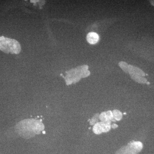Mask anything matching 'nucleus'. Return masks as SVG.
Listing matches in <instances>:
<instances>
[{"label": "nucleus", "instance_id": "nucleus-4", "mask_svg": "<svg viewBox=\"0 0 154 154\" xmlns=\"http://www.w3.org/2000/svg\"><path fill=\"white\" fill-rule=\"evenodd\" d=\"M94 131L96 134L101 133L102 131H103L100 123H98L94 126Z\"/></svg>", "mask_w": 154, "mask_h": 154}, {"label": "nucleus", "instance_id": "nucleus-3", "mask_svg": "<svg viewBox=\"0 0 154 154\" xmlns=\"http://www.w3.org/2000/svg\"><path fill=\"white\" fill-rule=\"evenodd\" d=\"M87 38L88 42L90 44H95L99 41V36L95 32H91L87 35Z\"/></svg>", "mask_w": 154, "mask_h": 154}, {"label": "nucleus", "instance_id": "nucleus-6", "mask_svg": "<svg viewBox=\"0 0 154 154\" xmlns=\"http://www.w3.org/2000/svg\"><path fill=\"white\" fill-rule=\"evenodd\" d=\"M151 2V4L152 5L154 6V1H152V2Z\"/></svg>", "mask_w": 154, "mask_h": 154}, {"label": "nucleus", "instance_id": "nucleus-1", "mask_svg": "<svg viewBox=\"0 0 154 154\" xmlns=\"http://www.w3.org/2000/svg\"><path fill=\"white\" fill-rule=\"evenodd\" d=\"M17 128L20 134L27 137L39 133L43 130V125L40 122L29 119L19 122Z\"/></svg>", "mask_w": 154, "mask_h": 154}, {"label": "nucleus", "instance_id": "nucleus-2", "mask_svg": "<svg viewBox=\"0 0 154 154\" xmlns=\"http://www.w3.org/2000/svg\"><path fill=\"white\" fill-rule=\"evenodd\" d=\"M17 42L4 37H0V49L5 52L14 53Z\"/></svg>", "mask_w": 154, "mask_h": 154}, {"label": "nucleus", "instance_id": "nucleus-5", "mask_svg": "<svg viewBox=\"0 0 154 154\" xmlns=\"http://www.w3.org/2000/svg\"><path fill=\"white\" fill-rule=\"evenodd\" d=\"M113 114H114V117L116 118V119L117 120H120L121 119L122 116L121 113L118 110H114L113 111Z\"/></svg>", "mask_w": 154, "mask_h": 154}]
</instances>
